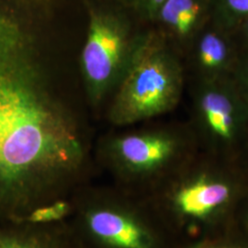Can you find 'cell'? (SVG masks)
<instances>
[{
  "mask_svg": "<svg viewBox=\"0 0 248 248\" xmlns=\"http://www.w3.org/2000/svg\"><path fill=\"white\" fill-rule=\"evenodd\" d=\"M212 22L232 31L248 18V0H211Z\"/></svg>",
  "mask_w": 248,
  "mask_h": 248,
  "instance_id": "30bf717a",
  "label": "cell"
},
{
  "mask_svg": "<svg viewBox=\"0 0 248 248\" xmlns=\"http://www.w3.org/2000/svg\"><path fill=\"white\" fill-rule=\"evenodd\" d=\"M142 33L133 32L129 19L122 14L90 8L82 64L92 92L99 95L115 77L121 79Z\"/></svg>",
  "mask_w": 248,
  "mask_h": 248,
  "instance_id": "8992f818",
  "label": "cell"
},
{
  "mask_svg": "<svg viewBox=\"0 0 248 248\" xmlns=\"http://www.w3.org/2000/svg\"><path fill=\"white\" fill-rule=\"evenodd\" d=\"M198 146L187 124L108 136L97 155L115 186L150 197L195 156Z\"/></svg>",
  "mask_w": 248,
  "mask_h": 248,
  "instance_id": "7a4b0ae2",
  "label": "cell"
},
{
  "mask_svg": "<svg viewBox=\"0 0 248 248\" xmlns=\"http://www.w3.org/2000/svg\"><path fill=\"white\" fill-rule=\"evenodd\" d=\"M0 248H79L67 220L0 225Z\"/></svg>",
  "mask_w": 248,
  "mask_h": 248,
  "instance_id": "9c48e42d",
  "label": "cell"
},
{
  "mask_svg": "<svg viewBox=\"0 0 248 248\" xmlns=\"http://www.w3.org/2000/svg\"><path fill=\"white\" fill-rule=\"evenodd\" d=\"M188 125L208 154L236 161L248 136V105L231 78L189 83Z\"/></svg>",
  "mask_w": 248,
  "mask_h": 248,
  "instance_id": "5b68a950",
  "label": "cell"
},
{
  "mask_svg": "<svg viewBox=\"0 0 248 248\" xmlns=\"http://www.w3.org/2000/svg\"><path fill=\"white\" fill-rule=\"evenodd\" d=\"M70 200L67 221L79 248H175V226L150 197L89 184Z\"/></svg>",
  "mask_w": 248,
  "mask_h": 248,
  "instance_id": "6da1fadb",
  "label": "cell"
},
{
  "mask_svg": "<svg viewBox=\"0 0 248 248\" xmlns=\"http://www.w3.org/2000/svg\"><path fill=\"white\" fill-rule=\"evenodd\" d=\"M236 162L238 163L241 169H243L244 172L248 176V136L243 145L242 150L240 152Z\"/></svg>",
  "mask_w": 248,
  "mask_h": 248,
  "instance_id": "9a60e30c",
  "label": "cell"
},
{
  "mask_svg": "<svg viewBox=\"0 0 248 248\" xmlns=\"http://www.w3.org/2000/svg\"><path fill=\"white\" fill-rule=\"evenodd\" d=\"M196 248H232V247H229V246H223V245H217V244H205L202 246L197 247Z\"/></svg>",
  "mask_w": 248,
  "mask_h": 248,
  "instance_id": "2e32d148",
  "label": "cell"
},
{
  "mask_svg": "<svg viewBox=\"0 0 248 248\" xmlns=\"http://www.w3.org/2000/svg\"><path fill=\"white\" fill-rule=\"evenodd\" d=\"M232 33L238 46L240 54L248 53V18L241 22L232 31Z\"/></svg>",
  "mask_w": 248,
  "mask_h": 248,
  "instance_id": "5bb4252c",
  "label": "cell"
},
{
  "mask_svg": "<svg viewBox=\"0 0 248 248\" xmlns=\"http://www.w3.org/2000/svg\"><path fill=\"white\" fill-rule=\"evenodd\" d=\"M231 80L248 105V53L240 54Z\"/></svg>",
  "mask_w": 248,
  "mask_h": 248,
  "instance_id": "4fadbf2b",
  "label": "cell"
},
{
  "mask_svg": "<svg viewBox=\"0 0 248 248\" xmlns=\"http://www.w3.org/2000/svg\"><path fill=\"white\" fill-rule=\"evenodd\" d=\"M118 3H121L123 6H125V7H127V5H128V0H116Z\"/></svg>",
  "mask_w": 248,
  "mask_h": 248,
  "instance_id": "e0dca14e",
  "label": "cell"
},
{
  "mask_svg": "<svg viewBox=\"0 0 248 248\" xmlns=\"http://www.w3.org/2000/svg\"><path fill=\"white\" fill-rule=\"evenodd\" d=\"M168 0H128L127 8L143 21L153 23L160 8Z\"/></svg>",
  "mask_w": 248,
  "mask_h": 248,
  "instance_id": "7c38bea8",
  "label": "cell"
},
{
  "mask_svg": "<svg viewBox=\"0 0 248 248\" xmlns=\"http://www.w3.org/2000/svg\"><path fill=\"white\" fill-rule=\"evenodd\" d=\"M239 57L232 31L211 21L196 36L182 57L186 82L207 83L229 79Z\"/></svg>",
  "mask_w": 248,
  "mask_h": 248,
  "instance_id": "52a82bcc",
  "label": "cell"
},
{
  "mask_svg": "<svg viewBox=\"0 0 248 248\" xmlns=\"http://www.w3.org/2000/svg\"><path fill=\"white\" fill-rule=\"evenodd\" d=\"M238 163L212 155H196L150 196L175 227L185 220H204L229 203L240 178Z\"/></svg>",
  "mask_w": 248,
  "mask_h": 248,
  "instance_id": "277c9868",
  "label": "cell"
},
{
  "mask_svg": "<svg viewBox=\"0 0 248 248\" xmlns=\"http://www.w3.org/2000/svg\"><path fill=\"white\" fill-rule=\"evenodd\" d=\"M211 21V0H168L152 24L183 57L196 36Z\"/></svg>",
  "mask_w": 248,
  "mask_h": 248,
  "instance_id": "ba28073f",
  "label": "cell"
},
{
  "mask_svg": "<svg viewBox=\"0 0 248 248\" xmlns=\"http://www.w3.org/2000/svg\"><path fill=\"white\" fill-rule=\"evenodd\" d=\"M186 84L181 54L155 29L144 31L120 79L112 120L125 125L168 113Z\"/></svg>",
  "mask_w": 248,
  "mask_h": 248,
  "instance_id": "3957f363",
  "label": "cell"
},
{
  "mask_svg": "<svg viewBox=\"0 0 248 248\" xmlns=\"http://www.w3.org/2000/svg\"><path fill=\"white\" fill-rule=\"evenodd\" d=\"M73 211L71 200H60L45 205L31 213L24 222L32 223H52L67 220Z\"/></svg>",
  "mask_w": 248,
  "mask_h": 248,
  "instance_id": "8fae6325",
  "label": "cell"
}]
</instances>
